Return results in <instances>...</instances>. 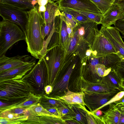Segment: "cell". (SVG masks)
I'll return each mask as SVG.
<instances>
[{
  "instance_id": "cell-1",
  "label": "cell",
  "mask_w": 124,
  "mask_h": 124,
  "mask_svg": "<svg viewBox=\"0 0 124 124\" xmlns=\"http://www.w3.org/2000/svg\"><path fill=\"white\" fill-rule=\"evenodd\" d=\"M28 19L24 34L28 52L35 59H41L45 54L47 47L42 34L45 23L42 13L35 6L28 11Z\"/></svg>"
},
{
  "instance_id": "cell-2",
  "label": "cell",
  "mask_w": 124,
  "mask_h": 124,
  "mask_svg": "<svg viewBox=\"0 0 124 124\" xmlns=\"http://www.w3.org/2000/svg\"><path fill=\"white\" fill-rule=\"evenodd\" d=\"M0 101L10 105L20 103L31 93H34L30 85L22 78L0 82Z\"/></svg>"
},
{
  "instance_id": "cell-3",
  "label": "cell",
  "mask_w": 124,
  "mask_h": 124,
  "mask_svg": "<svg viewBox=\"0 0 124 124\" xmlns=\"http://www.w3.org/2000/svg\"><path fill=\"white\" fill-rule=\"evenodd\" d=\"M25 39L23 31L17 25L3 19L0 22V56L16 43Z\"/></svg>"
},
{
  "instance_id": "cell-4",
  "label": "cell",
  "mask_w": 124,
  "mask_h": 124,
  "mask_svg": "<svg viewBox=\"0 0 124 124\" xmlns=\"http://www.w3.org/2000/svg\"><path fill=\"white\" fill-rule=\"evenodd\" d=\"M47 77V65L43 57L22 78L30 85L35 94L42 95L45 94Z\"/></svg>"
},
{
  "instance_id": "cell-5",
  "label": "cell",
  "mask_w": 124,
  "mask_h": 124,
  "mask_svg": "<svg viewBox=\"0 0 124 124\" xmlns=\"http://www.w3.org/2000/svg\"><path fill=\"white\" fill-rule=\"evenodd\" d=\"M0 15L3 19L17 25L24 33L28 19V11L0 3Z\"/></svg>"
},
{
  "instance_id": "cell-6",
  "label": "cell",
  "mask_w": 124,
  "mask_h": 124,
  "mask_svg": "<svg viewBox=\"0 0 124 124\" xmlns=\"http://www.w3.org/2000/svg\"><path fill=\"white\" fill-rule=\"evenodd\" d=\"M121 91L116 89L106 93L92 92L90 94H86L84 96V101L89 107L93 109V113L109 104L111 101H114V97Z\"/></svg>"
},
{
  "instance_id": "cell-7",
  "label": "cell",
  "mask_w": 124,
  "mask_h": 124,
  "mask_svg": "<svg viewBox=\"0 0 124 124\" xmlns=\"http://www.w3.org/2000/svg\"><path fill=\"white\" fill-rule=\"evenodd\" d=\"M58 51L57 46H53L47 49L43 56L47 66V85L52 86L57 75L60 65Z\"/></svg>"
},
{
  "instance_id": "cell-8",
  "label": "cell",
  "mask_w": 124,
  "mask_h": 124,
  "mask_svg": "<svg viewBox=\"0 0 124 124\" xmlns=\"http://www.w3.org/2000/svg\"><path fill=\"white\" fill-rule=\"evenodd\" d=\"M94 54L100 58L113 53H118L110 41L97 30L95 31L93 45Z\"/></svg>"
},
{
  "instance_id": "cell-9",
  "label": "cell",
  "mask_w": 124,
  "mask_h": 124,
  "mask_svg": "<svg viewBox=\"0 0 124 124\" xmlns=\"http://www.w3.org/2000/svg\"><path fill=\"white\" fill-rule=\"evenodd\" d=\"M55 2L59 8H66L78 11L101 14L96 6L90 0H60Z\"/></svg>"
},
{
  "instance_id": "cell-10",
  "label": "cell",
  "mask_w": 124,
  "mask_h": 124,
  "mask_svg": "<svg viewBox=\"0 0 124 124\" xmlns=\"http://www.w3.org/2000/svg\"><path fill=\"white\" fill-rule=\"evenodd\" d=\"M35 59L27 54L18 55L11 57L3 54L0 56V73L28 63Z\"/></svg>"
},
{
  "instance_id": "cell-11",
  "label": "cell",
  "mask_w": 124,
  "mask_h": 124,
  "mask_svg": "<svg viewBox=\"0 0 124 124\" xmlns=\"http://www.w3.org/2000/svg\"><path fill=\"white\" fill-rule=\"evenodd\" d=\"M100 31L110 41L124 61V42L119 32L115 27L102 26Z\"/></svg>"
},
{
  "instance_id": "cell-12",
  "label": "cell",
  "mask_w": 124,
  "mask_h": 124,
  "mask_svg": "<svg viewBox=\"0 0 124 124\" xmlns=\"http://www.w3.org/2000/svg\"><path fill=\"white\" fill-rule=\"evenodd\" d=\"M35 59L28 63L0 72V82L7 80L22 78L36 63Z\"/></svg>"
},
{
  "instance_id": "cell-13",
  "label": "cell",
  "mask_w": 124,
  "mask_h": 124,
  "mask_svg": "<svg viewBox=\"0 0 124 124\" xmlns=\"http://www.w3.org/2000/svg\"><path fill=\"white\" fill-rule=\"evenodd\" d=\"M109 105L108 109L101 117L104 124H124V113L114 104Z\"/></svg>"
},
{
  "instance_id": "cell-14",
  "label": "cell",
  "mask_w": 124,
  "mask_h": 124,
  "mask_svg": "<svg viewBox=\"0 0 124 124\" xmlns=\"http://www.w3.org/2000/svg\"><path fill=\"white\" fill-rule=\"evenodd\" d=\"M122 11L117 4L113 3L107 11L103 15L101 24L104 27L114 24L118 20L123 18Z\"/></svg>"
},
{
  "instance_id": "cell-15",
  "label": "cell",
  "mask_w": 124,
  "mask_h": 124,
  "mask_svg": "<svg viewBox=\"0 0 124 124\" xmlns=\"http://www.w3.org/2000/svg\"><path fill=\"white\" fill-rule=\"evenodd\" d=\"M62 122L65 124L61 118L47 115H29L28 120L23 123L24 124H59Z\"/></svg>"
},
{
  "instance_id": "cell-16",
  "label": "cell",
  "mask_w": 124,
  "mask_h": 124,
  "mask_svg": "<svg viewBox=\"0 0 124 124\" xmlns=\"http://www.w3.org/2000/svg\"><path fill=\"white\" fill-rule=\"evenodd\" d=\"M124 60L118 53H113L99 58V63L104 65L108 69L115 70L117 66Z\"/></svg>"
},
{
  "instance_id": "cell-17",
  "label": "cell",
  "mask_w": 124,
  "mask_h": 124,
  "mask_svg": "<svg viewBox=\"0 0 124 124\" xmlns=\"http://www.w3.org/2000/svg\"><path fill=\"white\" fill-rule=\"evenodd\" d=\"M46 11L42 12L45 24L53 22L56 16L60 14L61 11L58 4L55 2L49 0L45 6Z\"/></svg>"
},
{
  "instance_id": "cell-18",
  "label": "cell",
  "mask_w": 124,
  "mask_h": 124,
  "mask_svg": "<svg viewBox=\"0 0 124 124\" xmlns=\"http://www.w3.org/2000/svg\"><path fill=\"white\" fill-rule=\"evenodd\" d=\"M84 95L82 92L75 93L68 90L65 95L56 98L63 100L68 104H78L85 107L86 104L84 101Z\"/></svg>"
},
{
  "instance_id": "cell-19",
  "label": "cell",
  "mask_w": 124,
  "mask_h": 124,
  "mask_svg": "<svg viewBox=\"0 0 124 124\" xmlns=\"http://www.w3.org/2000/svg\"><path fill=\"white\" fill-rule=\"evenodd\" d=\"M70 105L69 106L72 117L80 124H86L87 122L86 115L89 112L85 107L78 104Z\"/></svg>"
},
{
  "instance_id": "cell-20",
  "label": "cell",
  "mask_w": 124,
  "mask_h": 124,
  "mask_svg": "<svg viewBox=\"0 0 124 124\" xmlns=\"http://www.w3.org/2000/svg\"><path fill=\"white\" fill-rule=\"evenodd\" d=\"M0 3L12 5L26 10L31 9L37 3V0H0Z\"/></svg>"
},
{
  "instance_id": "cell-21",
  "label": "cell",
  "mask_w": 124,
  "mask_h": 124,
  "mask_svg": "<svg viewBox=\"0 0 124 124\" xmlns=\"http://www.w3.org/2000/svg\"><path fill=\"white\" fill-rule=\"evenodd\" d=\"M41 95L31 93L28 98L24 101L18 104L12 105L5 107L0 108V112L4 110L18 107H28L39 103Z\"/></svg>"
},
{
  "instance_id": "cell-22",
  "label": "cell",
  "mask_w": 124,
  "mask_h": 124,
  "mask_svg": "<svg viewBox=\"0 0 124 124\" xmlns=\"http://www.w3.org/2000/svg\"><path fill=\"white\" fill-rule=\"evenodd\" d=\"M56 25L61 31V38L64 47L66 50L68 49L70 45V42L69 40L68 35L67 31V25L61 14L60 17L56 23Z\"/></svg>"
},
{
  "instance_id": "cell-23",
  "label": "cell",
  "mask_w": 124,
  "mask_h": 124,
  "mask_svg": "<svg viewBox=\"0 0 124 124\" xmlns=\"http://www.w3.org/2000/svg\"><path fill=\"white\" fill-rule=\"evenodd\" d=\"M57 98L50 97L46 94L41 95L39 103L45 108L56 107L57 108L64 104L63 102Z\"/></svg>"
},
{
  "instance_id": "cell-24",
  "label": "cell",
  "mask_w": 124,
  "mask_h": 124,
  "mask_svg": "<svg viewBox=\"0 0 124 124\" xmlns=\"http://www.w3.org/2000/svg\"><path fill=\"white\" fill-rule=\"evenodd\" d=\"M27 109L29 113V115H47L60 118L49 112L39 103L28 107Z\"/></svg>"
},
{
  "instance_id": "cell-25",
  "label": "cell",
  "mask_w": 124,
  "mask_h": 124,
  "mask_svg": "<svg viewBox=\"0 0 124 124\" xmlns=\"http://www.w3.org/2000/svg\"><path fill=\"white\" fill-rule=\"evenodd\" d=\"M106 76L110 82L121 91H124L121 87L122 79L117 74L115 70H111Z\"/></svg>"
},
{
  "instance_id": "cell-26",
  "label": "cell",
  "mask_w": 124,
  "mask_h": 124,
  "mask_svg": "<svg viewBox=\"0 0 124 124\" xmlns=\"http://www.w3.org/2000/svg\"><path fill=\"white\" fill-rule=\"evenodd\" d=\"M97 7L102 15L108 10L114 3L112 0H90Z\"/></svg>"
},
{
  "instance_id": "cell-27",
  "label": "cell",
  "mask_w": 124,
  "mask_h": 124,
  "mask_svg": "<svg viewBox=\"0 0 124 124\" xmlns=\"http://www.w3.org/2000/svg\"><path fill=\"white\" fill-rule=\"evenodd\" d=\"M29 116L22 115L12 118H6L0 117V124H23L24 122L27 120Z\"/></svg>"
},
{
  "instance_id": "cell-28",
  "label": "cell",
  "mask_w": 124,
  "mask_h": 124,
  "mask_svg": "<svg viewBox=\"0 0 124 124\" xmlns=\"http://www.w3.org/2000/svg\"><path fill=\"white\" fill-rule=\"evenodd\" d=\"M59 8L60 10H63L71 15L79 22H84L92 21L85 15L77 11L66 8Z\"/></svg>"
},
{
  "instance_id": "cell-29",
  "label": "cell",
  "mask_w": 124,
  "mask_h": 124,
  "mask_svg": "<svg viewBox=\"0 0 124 124\" xmlns=\"http://www.w3.org/2000/svg\"><path fill=\"white\" fill-rule=\"evenodd\" d=\"M60 10L66 24L73 29L77 25L79 22L71 15L63 10Z\"/></svg>"
},
{
  "instance_id": "cell-30",
  "label": "cell",
  "mask_w": 124,
  "mask_h": 124,
  "mask_svg": "<svg viewBox=\"0 0 124 124\" xmlns=\"http://www.w3.org/2000/svg\"><path fill=\"white\" fill-rule=\"evenodd\" d=\"M77 11L84 15L89 19L96 23L98 24H101L103 17V15L101 14H97L87 12Z\"/></svg>"
},
{
  "instance_id": "cell-31",
  "label": "cell",
  "mask_w": 124,
  "mask_h": 124,
  "mask_svg": "<svg viewBox=\"0 0 124 124\" xmlns=\"http://www.w3.org/2000/svg\"><path fill=\"white\" fill-rule=\"evenodd\" d=\"M95 70L98 76L102 78L107 75L111 70L110 69L107 68L104 65L100 63L95 66Z\"/></svg>"
},
{
  "instance_id": "cell-32",
  "label": "cell",
  "mask_w": 124,
  "mask_h": 124,
  "mask_svg": "<svg viewBox=\"0 0 124 124\" xmlns=\"http://www.w3.org/2000/svg\"><path fill=\"white\" fill-rule=\"evenodd\" d=\"M21 116L22 115L13 113L9 109L4 110L0 113V117L4 118H12Z\"/></svg>"
},
{
  "instance_id": "cell-33",
  "label": "cell",
  "mask_w": 124,
  "mask_h": 124,
  "mask_svg": "<svg viewBox=\"0 0 124 124\" xmlns=\"http://www.w3.org/2000/svg\"><path fill=\"white\" fill-rule=\"evenodd\" d=\"M114 25L115 27L124 37V18L117 20Z\"/></svg>"
},
{
  "instance_id": "cell-34",
  "label": "cell",
  "mask_w": 124,
  "mask_h": 124,
  "mask_svg": "<svg viewBox=\"0 0 124 124\" xmlns=\"http://www.w3.org/2000/svg\"><path fill=\"white\" fill-rule=\"evenodd\" d=\"M59 116L61 118L67 115L70 113L69 108L67 107L64 104L57 108Z\"/></svg>"
},
{
  "instance_id": "cell-35",
  "label": "cell",
  "mask_w": 124,
  "mask_h": 124,
  "mask_svg": "<svg viewBox=\"0 0 124 124\" xmlns=\"http://www.w3.org/2000/svg\"><path fill=\"white\" fill-rule=\"evenodd\" d=\"M115 71L122 79H124V61H123L117 67Z\"/></svg>"
},
{
  "instance_id": "cell-36",
  "label": "cell",
  "mask_w": 124,
  "mask_h": 124,
  "mask_svg": "<svg viewBox=\"0 0 124 124\" xmlns=\"http://www.w3.org/2000/svg\"><path fill=\"white\" fill-rule=\"evenodd\" d=\"M28 107H18L9 109L12 113L21 115H24L25 112L27 110Z\"/></svg>"
},
{
  "instance_id": "cell-37",
  "label": "cell",
  "mask_w": 124,
  "mask_h": 124,
  "mask_svg": "<svg viewBox=\"0 0 124 124\" xmlns=\"http://www.w3.org/2000/svg\"><path fill=\"white\" fill-rule=\"evenodd\" d=\"M45 109L53 114L61 118L59 116L57 108L56 107H50L46 108Z\"/></svg>"
},
{
  "instance_id": "cell-38",
  "label": "cell",
  "mask_w": 124,
  "mask_h": 124,
  "mask_svg": "<svg viewBox=\"0 0 124 124\" xmlns=\"http://www.w3.org/2000/svg\"><path fill=\"white\" fill-rule=\"evenodd\" d=\"M115 3L117 4L121 9L123 14V18H124V0H119Z\"/></svg>"
},
{
  "instance_id": "cell-39",
  "label": "cell",
  "mask_w": 124,
  "mask_h": 124,
  "mask_svg": "<svg viewBox=\"0 0 124 124\" xmlns=\"http://www.w3.org/2000/svg\"><path fill=\"white\" fill-rule=\"evenodd\" d=\"M77 40L75 37H73L70 40V45L69 47V50H72L76 44Z\"/></svg>"
},
{
  "instance_id": "cell-40",
  "label": "cell",
  "mask_w": 124,
  "mask_h": 124,
  "mask_svg": "<svg viewBox=\"0 0 124 124\" xmlns=\"http://www.w3.org/2000/svg\"><path fill=\"white\" fill-rule=\"evenodd\" d=\"M66 24L67 31L69 37H73L74 34L73 32V28L71 27L68 24Z\"/></svg>"
},
{
  "instance_id": "cell-41",
  "label": "cell",
  "mask_w": 124,
  "mask_h": 124,
  "mask_svg": "<svg viewBox=\"0 0 124 124\" xmlns=\"http://www.w3.org/2000/svg\"><path fill=\"white\" fill-rule=\"evenodd\" d=\"M53 90L52 86L50 85H46L45 88V94L48 95L51 93Z\"/></svg>"
},
{
  "instance_id": "cell-42",
  "label": "cell",
  "mask_w": 124,
  "mask_h": 124,
  "mask_svg": "<svg viewBox=\"0 0 124 124\" xmlns=\"http://www.w3.org/2000/svg\"><path fill=\"white\" fill-rule=\"evenodd\" d=\"M49 0H37V3L39 6H45Z\"/></svg>"
},
{
  "instance_id": "cell-43",
  "label": "cell",
  "mask_w": 124,
  "mask_h": 124,
  "mask_svg": "<svg viewBox=\"0 0 124 124\" xmlns=\"http://www.w3.org/2000/svg\"><path fill=\"white\" fill-rule=\"evenodd\" d=\"M0 108L5 107L10 105L8 103L3 102L1 101H0Z\"/></svg>"
},
{
  "instance_id": "cell-44",
  "label": "cell",
  "mask_w": 124,
  "mask_h": 124,
  "mask_svg": "<svg viewBox=\"0 0 124 124\" xmlns=\"http://www.w3.org/2000/svg\"><path fill=\"white\" fill-rule=\"evenodd\" d=\"M38 9L40 12H44L46 11V7L45 6H39Z\"/></svg>"
},
{
  "instance_id": "cell-45",
  "label": "cell",
  "mask_w": 124,
  "mask_h": 124,
  "mask_svg": "<svg viewBox=\"0 0 124 124\" xmlns=\"http://www.w3.org/2000/svg\"><path fill=\"white\" fill-rule=\"evenodd\" d=\"M94 113H95L96 116H100L102 114V112L99 109L96 110Z\"/></svg>"
},
{
  "instance_id": "cell-46",
  "label": "cell",
  "mask_w": 124,
  "mask_h": 124,
  "mask_svg": "<svg viewBox=\"0 0 124 124\" xmlns=\"http://www.w3.org/2000/svg\"><path fill=\"white\" fill-rule=\"evenodd\" d=\"M116 106L119 109L124 113V105H119Z\"/></svg>"
},
{
  "instance_id": "cell-47",
  "label": "cell",
  "mask_w": 124,
  "mask_h": 124,
  "mask_svg": "<svg viewBox=\"0 0 124 124\" xmlns=\"http://www.w3.org/2000/svg\"><path fill=\"white\" fill-rule=\"evenodd\" d=\"M92 52V51L91 50H88L86 52V55L87 56H89L90 55Z\"/></svg>"
},
{
  "instance_id": "cell-48",
  "label": "cell",
  "mask_w": 124,
  "mask_h": 124,
  "mask_svg": "<svg viewBox=\"0 0 124 124\" xmlns=\"http://www.w3.org/2000/svg\"><path fill=\"white\" fill-rule=\"evenodd\" d=\"M121 87L124 90V79H122V80Z\"/></svg>"
},
{
  "instance_id": "cell-49",
  "label": "cell",
  "mask_w": 124,
  "mask_h": 124,
  "mask_svg": "<svg viewBox=\"0 0 124 124\" xmlns=\"http://www.w3.org/2000/svg\"><path fill=\"white\" fill-rule=\"evenodd\" d=\"M112 0L114 1V3H115L116 2L119 0Z\"/></svg>"
},
{
  "instance_id": "cell-50",
  "label": "cell",
  "mask_w": 124,
  "mask_h": 124,
  "mask_svg": "<svg viewBox=\"0 0 124 124\" xmlns=\"http://www.w3.org/2000/svg\"><path fill=\"white\" fill-rule=\"evenodd\" d=\"M120 105H124V103H123L122 104H120Z\"/></svg>"
},
{
  "instance_id": "cell-51",
  "label": "cell",
  "mask_w": 124,
  "mask_h": 124,
  "mask_svg": "<svg viewBox=\"0 0 124 124\" xmlns=\"http://www.w3.org/2000/svg\"><path fill=\"white\" fill-rule=\"evenodd\" d=\"M124 38V37H123Z\"/></svg>"
}]
</instances>
